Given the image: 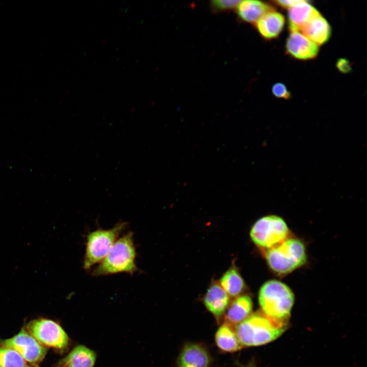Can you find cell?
I'll return each mask as SVG.
<instances>
[{"label": "cell", "instance_id": "cell-1", "mask_svg": "<svg viewBox=\"0 0 367 367\" xmlns=\"http://www.w3.org/2000/svg\"><path fill=\"white\" fill-rule=\"evenodd\" d=\"M287 323L273 319L261 311L249 315L234 330L243 347L256 346L278 338L285 330Z\"/></svg>", "mask_w": 367, "mask_h": 367}, {"label": "cell", "instance_id": "cell-2", "mask_svg": "<svg viewBox=\"0 0 367 367\" xmlns=\"http://www.w3.org/2000/svg\"><path fill=\"white\" fill-rule=\"evenodd\" d=\"M136 257L133 233L128 232L116 240L107 255L93 270L92 275L99 276L123 272L133 275L138 271Z\"/></svg>", "mask_w": 367, "mask_h": 367}, {"label": "cell", "instance_id": "cell-3", "mask_svg": "<svg viewBox=\"0 0 367 367\" xmlns=\"http://www.w3.org/2000/svg\"><path fill=\"white\" fill-rule=\"evenodd\" d=\"M258 301L264 313L276 320L287 323L294 296L285 284L276 280L265 282L259 290Z\"/></svg>", "mask_w": 367, "mask_h": 367}, {"label": "cell", "instance_id": "cell-4", "mask_svg": "<svg viewBox=\"0 0 367 367\" xmlns=\"http://www.w3.org/2000/svg\"><path fill=\"white\" fill-rule=\"evenodd\" d=\"M270 268L279 274L289 273L305 264L306 253L304 244L289 238L278 245L265 250Z\"/></svg>", "mask_w": 367, "mask_h": 367}, {"label": "cell", "instance_id": "cell-5", "mask_svg": "<svg viewBox=\"0 0 367 367\" xmlns=\"http://www.w3.org/2000/svg\"><path fill=\"white\" fill-rule=\"evenodd\" d=\"M126 225V222H119L111 229H98L87 235L83 263L85 270L103 260Z\"/></svg>", "mask_w": 367, "mask_h": 367}, {"label": "cell", "instance_id": "cell-6", "mask_svg": "<svg viewBox=\"0 0 367 367\" xmlns=\"http://www.w3.org/2000/svg\"><path fill=\"white\" fill-rule=\"evenodd\" d=\"M250 234L256 245L266 250L289 238L290 231L281 217L269 215L258 219L251 228Z\"/></svg>", "mask_w": 367, "mask_h": 367}, {"label": "cell", "instance_id": "cell-7", "mask_svg": "<svg viewBox=\"0 0 367 367\" xmlns=\"http://www.w3.org/2000/svg\"><path fill=\"white\" fill-rule=\"evenodd\" d=\"M28 332L41 345L58 349L65 348L68 337L63 328L55 322L44 319L34 320L27 325Z\"/></svg>", "mask_w": 367, "mask_h": 367}, {"label": "cell", "instance_id": "cell-8", "mask_svg": "<svg viewBox=\"0 0 367 367\" xmlns=\"http://www.w3.org/2000/svg\"><path fill=\"white\" fill-rule=\"evenodd\" d=\"M1 344L15 350L25 361L33 363L40 362L47 352L45 347L23 329L13 337L3 340Z\"/></svg>", "mask_w": 367, "mask_h": 367}, {"label": "cell", "instance_id": "cell-9", "mask_svg": "<svg viewBox=\"0 0 367 367\" xmlns=\"http://www.w3.org/2000/svg\"><path fill=\"white\" fill-rule=\"evenodd\" d=\"M286 53L300 60L314 58L319 53V46L305 36L300 31H290L286 43Z\"/></svg>", "mask_w": 367, "mask_h": 367}, {"label": "cell", "instance_id": "cell-10", "mask_svg": "<svg viewBox=\"0 0 367 367\" xmlns=\"http://www.w3.org/2000/svg\"><path fill=\"white\" fill-rule=\"evenodd\" d=\"M300 31L318 45L327 42L331 34L329 23L320 13L310 19L301 27Z\"/></svg>", "mask_w": 367, "mask_h": 367}, {"label": "cell", "instance_id": "cell-11", "mask_svg": "<svg viewBox=\"0 0 367 367\" xmlns=\"http://www.w3.org/2000/svg\"><path fill=\"white\" fill-rule=\"evenodd\" d=\"M284 24V16L274 9L267 12L255 23L257 32L262 37L268 40L278 37Z\"/></svg>", "mask_w": 367, "mask_h": 367}, {"label": "cell", "instance_id": "cell-12", "mask_svg": "<svg viewBox=\"0 0 367 367\" xmlns=\"http://www.w3.org/2000/svg\"><path fill=\"white\" fill-rule=\"evenodd\" d=\"M210 357L207 351L196 344H189L181 351L177 360L178 367H208Z\"/></svg>", "mask_w": 367, "mask_h": 367}, {"label": "cell", "instance_id": "cell-13", "mask_svg": "<svg viewBox=\"0 0 367 367\" xmlns=\"http://www.w3.org/2000/svg\"><path fill=\"white\" fill-rule=\"evenodd\" d=\"M229 301L230 297L218 283L208 287L204 297L205 307L217 319L223 315Z\"/></svg>", "mask_w": 367, "mask_h": 367}, {"label": "cell", "instance_id": "cell-14", "mask_svg": "<svg viewBox=\"0 0 367 367\" xmlns=\"http://www.w3.org/2000/svg\"><path fill=\"white\" fill-rule=\"evenodd\" d=\"M237 14L240 19L248 23L256 22L273 8L264 2L255 0L240 1L236 7Z\"/></svg>", "mask_w": 367, "mask_h": 367}, {"label": "cell", "instance_id": "cell-15", "mask_svg": "<svg viewBox=\"0 0 367 367\" xmlns=\"http://www.w3.org/2000/svg\"><path fill=\"white\" fill-rule=\"evenodd\" d=\"M252 309V301L249 296L243 295L237 298L225 314V323L231 327L237 326L250 315Z\"/></svg>", "mask_w": 367, "mask_h": 367}, {"label": "cell", "instance_id": "cell-16", "mask_svg": "<svg viewBox=\"0 0 367 367\" xmlns=\"http://www.w3.org/2000/svg\"><path fill=\"white\" fill-rule=\"evenodd\" d=\"M319 12L308 1H301L291 8L289 9L288 18L290 31H299L312 17Z\"/></svg>", "mask_w": 367, "mask_h": 367}, {"label": "cell", "instance_id": "cell-17", "mask_svg": "<svg viewBox=\"0 0 367 367\" xmlns=\"http://www.w3.org/2000/svg\"><path fill=\"white\" fill-rule=\"evenodd\" d=\"M96 354L87 347L78 345L65 357L60 363L61 367H93Z\"/></svg>", "mask_w": 367, "mask_h": 367}, {"label": "cell", "instance_id": "cell-18", "mask_svg": "<svg viewBox=\"0 0 367 367\" xmlns=\"http://www.w3.org/2000/svg\"><path fill=\"white\" fill-rule=\"evenodd\" d=\"M216 342L217 346L224 351L233 352L242 348L235 330L232 327L225 323L221 325L216 334Z\"/></svg>", "mask_w": 367, "mask_h": 367}, {"label": "cell", "instance_id": "cell-19", "mask_svg": "<svg viewBox=\"0 0 367 367\" xmlns=\"http://www.w3.org/2000/svg\"><path fill=\"white\" fill-rule=\"evenodd\" d=\"M220 285L229 297L238 296L244 290V281L234 268L227 270L220 279Z\"/></svg>", "mask_w": 367, "mask_h": 367}, {"label": "cell", "instance_id": "cell-20", "mask_svg": "<svg viewBox=\"0 0 367 367\" xmlns=\"http://www.w3.org/2000/svg\"><path fill=\"white\" fill-rule=\"evenodd\" d=\"M26 361L15 350L0 346V367H25Z\"/></svg>", "mask_w": 367, "mask_h": 367}, {"label": "cell", "instance_id": "cell-21", "mask_svg": "<svg viewBox=\"0 0 367 367\" xmlns=\"http://www.w3.org/2000/svg\"><path fill=\"white\" fill-rule=\"evenodd\" d=\"M240 1L215 0L211 2L212 10L217 12L231 10L237 7Z\"/></svg>", "mask_w": 367, "mask_h": 367}, {"label": "cell", "instance_id": "cell-22", "mask_svg": "<svg viewBox=\"0 0 367 367\" xmlns=\"http://www.w3.org/2000/svg\"><path fill=\"white\" fill-rule=\"evenodd\" d=\"M273 94L276 97L289 99L291 97V92L287 89L286 86L282 83H276L272 87Z\"/></svg>", "mask_w": 367, "mask_h": 367}, {"label": "cell", "instance_id": "cell-23", "mask_svg": "<svg viewBox=\"0 0 367 367\" xmlns=\"http://www.w3.org/2000/svg\"><path fill=\"white\" fill-rule=\"evenodd\" d=\"M336 66L339 72L347 73L352 69L351 62L346 58H339L336 63Z\"/></svg>", "mask_w": 367, "mask_h": 367}, {"label": "cell", "instance_id": "cell-24", "mask_svg": "<svg viewBox=\"0 0 367 367\" xmlns=\"http://www.w3.org/2000/svg\"><path fill=\"white\" fill-rule=\"evenodd\" d=\"M301 1L298 0H285V1H276L274 2L275 4L284 8L290 9L296 4L300 3Z\"/></svg>", "mask_w": 367, "mask_h": 367}, {"label": "cell", "instance_id": "cell-25", "mask_svg": "<svg viewBox=\"0 0 367 367\" xmlns=\"http://www.w3.org/2000/svg\"><path fill=\"white\" fill-rule=\"evenodd\" d=\"M25 367H31V366L27 365Z\"/></svg>", "mask_w": 367, "mask_h": 367}, {"label": "cell", "instance_id": "cell-26", "mask_svg": "<svg viewBox=\"0 0 367 367\" xmlns=\"http://www.w3.org/2000/svg\"><path fill=\"white\" fill-rule=\"evenodd\" d=\"M249 367H250V366H249Z\"/></svg>", "mask_w": 367, "mask_h": 367}]
</instances>
